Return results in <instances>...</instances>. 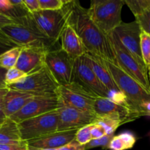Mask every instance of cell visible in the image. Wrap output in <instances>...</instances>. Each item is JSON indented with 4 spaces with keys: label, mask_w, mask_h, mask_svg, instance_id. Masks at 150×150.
Returning <instances> with one entry per match:
<instances>
[{
    "label": "cell",
    "mask_w": 150,
    "mask_h": 150,
    "mask_svg": "<svg viewBox=\"0 0 150 150\" xmlns=\"http://www.w3.org/2000/svg\"><path fill=\"white\" fill-rule=\"evenodd\" d=\"M69 23L83 42L88 53L118 66L109 35L104 34L89 17L88 9L77 0H67L63 7Z\"/></svg>",
    "instance_id": "1"
},
{
    "label": "cell",
    "mask_w": 150,
    "mask_h": 150,
    "mask_svg": "<svg viewBox=\"0 0 150 150\" xmlns=\"http://www.w3.org/2000/svg\"><path fill=\"white\" fill-rule=\"evenodd\" d=\"M0 32L22 48L51 49L57 43L41 32L31 14L19 19L17 23L4 26Z\"/></svg>",
    "instance_id": "2"
},
{
    "label": "cell",
    "mask_w": 150,
    "mask_h": 150,
    "mask_svg": "<svg viewBox=\"0 0 150 150\" xmlns=\"http://www.w3.org/2000/svg\"><path fill=\"white\" fill-rule=\"evenodd\" d=\"M124 0H93L88 13L91 20L107 35L122 23L121 11Z\"/></svg>",
    "instance_id": "3"
},
{
    "label": "cell",
    "mask_w": 150,
    "mask_h": 150,
    "mask_svg": "<svg viewBox=\"0 0 150 150\" xmlns=\"http://www.w3.org/2000/svg\"><path fill=\"white\" fill-rule=\"evenodd\" d=\"M104 62L120 92L125 95L129 105L142 117L141 108L144 104L150 102V92L119 66L106 60Z\"/></svg>",
    "instance_id": "4"
},
{
    "label": "cell",
    "mask_w": 150,
    "mask_h": 150,
    "mask_svg": "<svg viewBox=\"0 0 150 150\" xmlns=\"http://www.w3.org/2000/svg\"><path fill=\"white\" fill-rule=\"evenodd\" d=\"M60 85L45 64L30 72L18 83L10 85V89L22 91L34 96L56 95V91Z\"/></svg>",
    "instance_id": "5"
},
{
    "label": "cell",
    "mask_w": 150,
    "mask_h": 150,
    "mask_svg": "<svg viewBox=\"0 0 150 150\" xmlns=\"http://www.w3.org/2000/svg\"><path fill=\"white\" fill-rule=\"evenodd\" d=\"M109 38L114 51L118 66L150 92V82L147 68L143 67L124 47L114 32L109 35Z\"/></svg>",
    "instance_id": "6"
},
{
    "label": "cell",
    "mask_w": 150,
    "mask_h": 150,
    "mask_svg": "<svg viewBox=\"0 0 150 150\" xmlns=\"http://www.w3.org/2000/svg\"><path fill=\"white\" fill-rule=\"evenodd\" d=\"M57 110L27 119L18 123L21 139L24 142L35 140L57 131Z\"/></svg>",
    "instance_id": "7"
},
{
    "label": "cell",
    "mask_w": 150,
    "mask_h": 150,
    "mask_svg": "<svg viewBox=\"0 0 150 150\" xmlns=\"http://www.w3.org/2000/svg\"><path fill=\"white\" fill-rule=\"evenodd\" d=\"M56 95L63 105L94 114V102L99 97L85 89L77 82L73 81L69 84L59 86Z\"/></svg>",
    "instance_id": "8"
},
{
    "label": "cell",
    "mask_w": 150,
    "mask_h": 150,
    "mask_svg": "<svg viewBox=\"0 0 150 150\" xmlns=\"http://www.w3.org/2000/svg\"><path fill=\"white\" fill-rule=\"evenodd\" d=\"M74 62L61 47L48 50L44 59V63L60 86L73 82Z\"/></svg>",
    "instance_id": "9"
},
{
    "label": "cell",
    "mask_w": 150,
    "mask_h": 150,
    "mask_svg": "<svg viewBox=\"0 0 150 150\" xmlns=\"http://www.w3.org/2000/svg\"><path fill=\"white\" fill-rule=\"evenodd\" d=\"M94 115L99 120L111 119L122 124L141 117V114L129 104H121L108 98H97L94 105Z\"/></svg>",
    "instance_id": "10"
},
{
    "label": "cell",
    "mask_w": 150,
    "mask_h": 150,
    "mask_svg": "<svg viewBox=\"0 0 150 150\" xmlns=\"http://www.w3.org/2000/svg\"><path fill=\"white\" fill-rule=\"evenodd\" d=\"M74 81L99 98H108L110 92L102 85L90 67L85 54L74 62Z\"/></svg>",
    "instance_id": "11"
},
{
    "label": "cell",
    "mask_w": 150,
    "mask_h": 150,
    "mask_svg": "<svg viewBox=\"0 0 150 150\" xmlns=\"http://www.w3.org/2000/svg\"><path fill=\"white\" fill-rule=\"evenodd\" d=\"M31 15L41 32L50 39L58 42L66 23L63 10H39Z\"/></svg>",
    "instance_id": "12"
},
{
    "label": "cell",
    "mask_w": 150,
    "mask_h": 150,
    "mask_svg": "<svg viewBox=\"0 0 150 150\" xmlns=\"http://www.w3.org/2000/svg\"><path fill=\"white\" fill-rule=\"evenodd\" d=\"M61 105V102L57 95L35 96L10 119L18 124L27 119L55 111Z\"/></svg>",
    "instance_id": "13"
},
{
    "label": "cell",
    "mask_w": 150,
    "mask_h": 150,
    "mask_svg": "<svg viewBox=\"0 0 150 150\" xmlns=\"http://www.w3.org/2000/svg\"><path fill=\"white\" fill-rule=\"evenodd\" d=\"M58 121L57 131L78 130L84 126L97 122L94 114L80 111L62 104L57 109Z\"/></svg>",
    "instance_id": "14"
},
{
    "label": "cell",
    "mask_w": 150,
    "mask_h": 150,
    "mask_svg": "<svg viewBox=\"0 0 150 150\" xmlns=\"http://www.w3.org/2000/svg\"><path fill=\"white\" fill-rule=\"evenodd\" d=\"M118 39L134 58L143 66L147 68L143 59L141 51V29L136 21L130 23L122 22L114 31Z\"/></svg>",
    "instance_id": "15"
},
{
    "label": "cell",
    "mask_w": 150,
    "mask_h": 150,
    "mask_svg": "<svg viewBox=\"0 0 150 150\" xmlns=\"http://www.w3.org/2000/svg\"><path fill=\"white\" fill-rule=\"evenodd\" d=\"M77 130L56 131L49 135L27 142L28 146L40 149H58L75 139Z\"/></svg>",
    "instance_id": "16"
},
{
    "label": "cell",
    "mask_w": 150,
    "mask_h": 150,
    "mask_svg": "<svg viewBox=\"0 0 150 150\" xmlns=\"http://www.w3.org/2000/svg\"><path fill=\"white\" fill-rule=\"evenodd\" d=\"M60 40L62 49L74 60L88 53L80 38L68 23L62 30Z\"/></svg>",
    "instance_id": "17"
},
{
    "label": "cell",
    "mask_w": 150,
    "mask_h": 150,
    "mask_svg": "<svg viewBox=\"0 0 150 150\" xmlns=\"http://www.w3.org/2000/svg\"><path fill=\"white\" fill-rule=\"evenodd\" d=\"M40 48H22L16 67L26 74L44 65L47 51Z\"/></svg>",
    "instance_id": "18"
},
{
    "label": "cell",
    "mask_w": 150,
    "mask_h": 150,
    "mask_svg": "<svg viewBox=\"0 0 150 150\" xmlns=\"http://www.w3.org/2000/svg\"><path fill=\"white\" fill-rule=\"evenodd\" d=\"M85 57L90 67L103 86H105L110 92H120L110 71L105 65L104 59L90 53L85 54Z\"/></svg>",
    "instance_id": "19"
},
{
    "label": "cell",
    "mask_w": 150,
    "mask_h": 150,
    "mask_svg": "<svg viewBox=\"0 0 150 150\" xmlns=\"http://www.w3.org/2000/svg\"><path fill=\"white\" fill-rule=\"evenodd\" d=\"M34 97L28 92L9 89L2 99L3 110L6 117L10 118L16 114Z\"/></svg>",
    "instance_id": "20"
},
{
    "label": "cell",
    "mask_w": 150,
    "mask_h": 150,
    "mask_svg": "<svg viewBox=\"0 0 150 150\" xmlns=\"http://www.w3.org/2000/svg\"><path fill=\"white\" fill-rule=\"evenodd\" d=\"M0 14L16 21L31 14L24 0H0Z\"/></svg>",
    "instance_id": "21"
},
{
    "label": "cell",
    "mask_w": 150,
    "mask_h": 150,
    "mask_svg": "<svg viewBox=\"0 0 150 150\" xmlns=\"http://www.w3.org/2000/svg\"><path fill=\"white\" fill-rule=\"evenodd\" d=\"M23 142L21 139L17 123L7 118L0 125V144H19Z\"/></svg>",
    "instance_id": "22"
},
{
    "label": "cell",
    "mask_w": 150,
    "mask_h": 150,
    "mask_svg": "<svg viewBox=\"0 0 150 150\" xmlns=\"http://www.w3.org/2000/svg\"><path fill=\"white\" fill-rule=\"evenodd\" d=\"M137 138L133 133L124 131L117 136H113L107 149L110 150H127L135 144Z\"/></svg>",
    "instance_id": "23"
},
{
    "label": "cell",
    "mask_w": 150,
    "mask_h": 150,
    "mask_svg": "<svg viewBox=\"0 0 150 150\" xmlns=\"http://www.w3.org/2000/svg\"><path fill=\"white\" fill-rule=\"evenodd\" d=\"M22 47L17 46L11 48L0 56V67L8 70L16 67Z\"/></svg>",
    "instance_id": "24"
},
{
    "label": "cell",
    "mask_w": 150,
    "mask_h": 150,
    "mask_svg": "<svg viewBox=\"0 0 150 150\" xmlns=\"http://www.w3.org/2000/svg\"><path fill=\"white\" fill-rule=\"evenodd\" d=\"M134 16L144 10L150 9V0H124Z\"/></svg>",
    "instance_id": "25"
},
{
    "label": "cell",
    "mask_w": 150,
    "mask_h": 150,
    "mask_svg": "<svg viewBox=\"0 0 150 150\" xmlns=\"http://www.w3.org/2000/svg\"><path fill=\"white\" fill-rule=\"evenodd\" d=\"M26 76V73L22 72L17 67H14L12 68L7 70V73L5 75V83L7 86L10 85L14 84L21 81L25 76Z\"/></svg>",
    "instance_id": "26"
},
{
    "label": "cell",
    "mask_w": 150,
    "mask_h": 150,
    "mask_svg": "<svg viewBox=\"0 0 150 150\" xmlns=\"http://www.w3.org/2000/svg\"><path fill=\"white\" fill-rule=\"evenodd\" d=\"M135 21L139 24L141 31L150 35V9L144 10L135 16Z\"/></svg>",
    "instance_id": "27"
},
{
    "label": "cell",
    "mask_w": 150,
    "mask_h": 150,
    "mask_svg": "<svg viewBox=\"0 0 150 150\" xmlns=\"http://www.w3.org/2000/svg\"><path fill=\"white\" fill-rule=\"evenodd\" d=\"M141 51L143 59L147 67L150 57V35L141 31Z\"/></svg>",
    "instance_id": "28"
},
{
    "label": "cell",
    "mask_w": 150,
    "mask_h": 150,
    "mask_svg": "<svg viewBox=\"0 0 150 150\" xmlns=\"http://www.w3.org/2000/svg\"><path fill=\"white\" fill-rule=\"evenodd\" d=\"M92 125V124H91ZM91 125L84 126L76 130L75 140L79 144L82 145H86L92 141V137L91 134Z\"/></svg>",
    "instance_id": "29"
},
{
    "label": "cell",
    "mask_w": 150,
    "mask_h": 150,
    "mask_svg": "<svg viewBox=\"0 0 150 150\" xmlns=\"http://www.w3.org/2000/svg\"><path fill=\"white\" fill-rule=\"evenodd\" d=\"M67 0H39L40 8L45 10H60L63 9Z\"/></svg>",
    "instance_id": "30"
},
{
    "label": "cell",
    "mask_w": 150,
    "mask_h": 150,
    "mask_svg": "<svg viewBox=\"0 0 150 150\" xmlns=\"http://www.w3.org/2000/svg\"><path fill=\"white\" fill-rule=\"evenodd\" d=\"M97 123L104 127L107 136H108V135H113L116 129L123 125L121 122L117 121V120H111V119H100V120L97 121Z\"/></svg>",
    "instance_id": "31"
},
{
    "label": "cell",
    "mask_w": 150,
    "mask_h": 150,
    "mask_svg": "<svg viewBox=\"0 0 150 150\" xmlns=\"http://www.w3.org/2000/svg\"><path fill=\"white\" fill-rule=\"evenodd\" d=\"M113 135H108L98 139H93L88 144L85 145V150H88L96 147H101L103 149H107L110 141L113 139Z\"/></svg>",
    "instance_id": "32"
},
{
    "label": "cell",
    "mask_w": 150,
    "mask_h": 150,
    "mask_svg": "<svg viewBox=\"0 0 150 150\" xmlns=\"http://www.w3.org/2000/svg\"><path fill=\"white\" fill-rule=\"evenodd\" d=\"M17 46L19 45L14 43L13 41L10 40L7 37L0 32V56L11 48Z\"/></svg>",
    "instance_id": "33"
},
{
    "label": "cell",
    "mask_w": 150,
    "mask_h": 150,
    "mask_svg": "<svg viewBox=\"0 0 150 150\" xmlns=\"http://www.w3.org/2000/svg\"><path fill=\"white\" fill-rule=\"evenodd\" d=\"M91 134L93 139H98L107 136L104 127L97 122L94 123L91 126Z\"/></svg>",
    "instance_id": "34"
},
{
    "label": "cell",
    "mask_w": 150,
    "mask_h": 150,
    "mask_svg": "<svg viewBox=\"0 0 150 150\" xmlns=\"http://www.w3.org/2000/svg\"><path fill=\"white\" fill-rule=\"evenodd\" d=\"M28 145L26 142H23L19 144H0V150H27Z\"/></svg>",
    "instance_id": "35"
},
{
    "label": "cell",
    "mask_w": 150,
    "mask_h": 150,
    "mask_svg": "<svg viewBox=\"0 0 150 150\" xmlns=\"http://www.w3.org/2000/svg\"><path fill=\"white\" fill-rule=\"evenodd\" d=\"M57 150H85V146L79 144L74 139V141L71 142L70 143L62 146Z\"/></svg>",
    "instance_id": "36"
},
{
    "label": "cell",
    "mask_w": 150,
    "mask_h": 150,
    "mask_svg": "<svg viewBox=\"0 0 150 150\" xmlns=\"http://www.w3.org/2000/svg\"><path fill=\"white\" fill-rule=\"evenodd\" d=\"M24 2L30 13L41 10L39 0H24Z\"/></svg>",
    "instance_id": "37"
},
{
    "label": "cell",
    "mask_w": 150,
    "mask_h": 150,
    "mask_svg": "<svg viewBox=\"0 0 150 150\" xmlns=\"http://www.w3.org/2000/svg\"><path fill=\"white\" fill-rule=\"evenodd\" d=\"M13 23H17L16 21L13 20L12 18L4 16L3 15L0 14V29L3 28L4 26H7V25L13 24Z\"/></svg>",
    "instance_id": "38"
},
{
    "label": "cell",
    "mask_w": 150,
    "mask_h": 150,
    "mask_svg": "<svg viewBox=\"0 0 150 150\" xmlns=\"http://www.w3.org/2000/svg\"><path fill=\"white\" fill-rule=\"evenodd\" d=\"M7 70L0 67V88H7L5 83V75Z\"/></svg>",
    "instance_id": "39"
},
{
    "label": "cell",
    "mask_w": 150,
    "mask_h": 150,
    "mask_svg": "<svg viewBox=\"0 0 150 150\" xmlns=\"http://www.w3.org/2000/svg\"><path fill=\"white\" fill-rule=\"evenodd\" d=\"M142 114L143 116H149L150 117V102L146 103L142 106Z\"/></svg>",
    "instance_id": "40"
},
{
    "label": "cell",
    "mask_w": 150,
    "mask_h": 150,
    "mask_svg": "<svg viewBox=\"0 0 150 150\" xmlns=\"http://www.w3.org/2000/svg\"><path fill=\"white\" fill-rule=\"evenodd\" d=\"M7 119V117H6L5 114L4 112V110H3L2 100H0V125H2Z\"/></svg>",
    "instance_id": "41"
},
{
    "label": "cell",
    "mask_w": 150,
    "mask_h": 150,
    "mask_svg": "<svg viewBox=\"0 0 150 150\" xmlns=\"http://www.w3.org/2000/svg\"><path fill=\"white\" fill-rule=\"evenodd\" d=\"M9 89L8 88H0V100L3 99L7 92H8Z\"/></svg>",
    "instance_id": "42"
},
{
    "label": "cell",
    "mask_w": 150,
    "mask_h": 150,
    "mask_svg": "<svg viewBox=\"0 0 150 150\" xmlns=\"http://www.w3.org/2000/svg\"><path fill=\"white\" fill-rule=\"evenodd\" d=\"M28 145V144H27ZM27 150H57V149H40V148L32 147V146H28Z\"/></svg>",
    "instance_id": "43"
},
{
    "label": "cell",
    "mask_w": 150,
    "mask_h": 150,
    "mask_svg": "<svg viewBox=\"0 0 150 150\" xmlns=\"http://www.w3.org/2000/svg\"><path fill=\"white\" fill-rule=\"evenodd\" d=\"M150 67V57H149V62H148V64H147V70H148L149 68Z\"/></svg>",
    "instance_id": "44"
},
{
    "label": "cell",
    "mask_w": 150,
    "mask_h": 150,
    "mask_svg": "<svg viewBox=\"0 0 150 150\" xmlns=\"http://www.w3.org/2000/svg\"><path fill=\"white\" fill-rule=\"evenodd\" d=\"M148 72H149V80H150V67L148 69Z\"/></svg>",
    "instance_id": "45"
},
{
    "label": "cell",
    "mask_w": 150,
    "mask_h": 150,
    "mask_svg": "<svg viewBox=\"0 0 150 150\" xmlns=\"http://www.w3.org/2000/svg\"><path fill=\"white\" fill-rule=\"evenodd\" d=\"M147 136H148V137H149V139H150V131H149V133H147Z\"/></svg>",
    "instance_id": "46"
}]
</instances>
